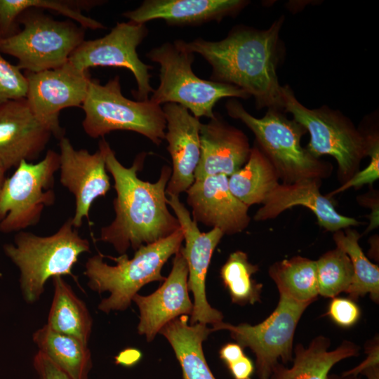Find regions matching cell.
<instances>
[{"label":"cell","instance_id":"6da1fadb","mask_svg":"<svg viewBox=\"0 0 379 379\" xmlns=\"http://www.w3.org/2000/svg\"><path fill=\"white\" fill-rule=\"evenodd\" d=\"M284 16L267 29L246 25L234 27L220 41L201 37L178 39L187 51L201 55L212 67L210 80L235 86L255 99L256 109L284 112L277 67L284 54L279 34Z\"/></svg>","mask_w":379,"mask_h":379},{"label":"cell","instance_id":"7a4b0ae2","mask_svg":"<svg viewBox=\"0 0 379 379\" xmlns=\"http://www.w3.org/2000/svg\"><path fill=\"white\" fill-rule=\"evenodd\" d=\"M105 150L107 172L114 180L116 198L113 205L115 217L108 225L101 228L98 241L110 244L119 255L131 248L165 239L180 228L175 216L167 206L166 188L172 169L164 166L158 180L144 181L138 177L147 153L137 155L133 164L126 167L116 157L109 143L100 141Z\"/></svg>","mask_w":379,"mask_h":379},{"label":"cell","instance_id":"3957f363","mask_svg":"<svg viewBox=\"0 0 379 379\" xmlns=\"http://www.w3.org/2000/svg\"><path fill=\"white\" fill-rule=\"evenodd\" d=\"M21 15L16 34L0 40V53L17 59L22 70L39 72L67 63L85 40V29L105 27L83 14L99 0H17Z\"/></svg>","mask_w":379,"mask_h":379},{"label":"cell","instance_id":"277c9868","mask_svg":"<svg viewBox=\"0 0 379 379\" xmlns=\"http://www.w3.org/2000/svg\"><path fill=\"white\" fill-rule=\"evenodd\" d=\"M183 234L180 228L168 237L140 246L132 258L126 253L118 257L107 256L115 265L104 262L99 253L88 258L84 274L88 286L98 293L109 292L102 299L98 310L108 314L112 311H124L131 305L133 296L145 285L152 281H164L161 274L164 264L181 248Z\"/></svg>","mask_w":379,"mask_h":379},{"label":"cell","instance_id":"5b68a950","mask_svg":"<svg viewBox=\"0 0 379 379\" xmlns=\"http://www.w3.org/2000/svg\"><path fill=\"white\" fill-rule=\"evenodd\" d=\"M8 258L20 271V285L26 302L39 300L49 279L69 275L83 253L90 251L88 239L81 237L68 218L54 234L41 237L20 231L13 243L4 246Z\"/></svg>","mask_w":379,"mask_h":379},{"label":"cell","instance_id":"8992f818","mask_svg":"<svg viewBox=\"0 0 379 379\" xmlns=\"http://www.w3.org/2000/svg\"><path fill=\"white\" fill-rule=\"evenodd\" d=\"M227 114L243 122L255 135V144L276 169L282 183L302 180H321L331 173L332 166L312 155L300 144L306 129L284 112L267 109L265 116L256 118L236 98L225 105Z\"/></svg>","mask_w":379,"mask_h":379},{"label":"cell","instance_id":"52a82bcc","mask_svg":"<svg viewBox=\"0 0 379 379\" xmlns=\"http://www.w3.org/2000/svg\"><path fill=\"white\" fill-rule=\"evenodd\" d=\"M147 57L159 65V85L149 100L161 105L178 104L197 118L212 119L213 108L221 99H248L242 89L230 84L205 80L197 76L192 68L194 54L181 46L177 41L165 42L151 49Z\"/></svg>","mask_w":379,"mask_h":379},{"label":"cell","instance_id":"ba28073f","mask_svg":"<svg viewBox=\"0 0 379 379\" xmlns=\"http://www.w3.org/2000/svg\"><path fill=\"white\" fill-rule=\"evenodd\" d=\"M81 108L85 114L82 127L91 138L121 130L140 133L156 145L165 139L166 119L161 106L149 100L126 98L118 75L104 85L91 78Z\"/></svg>","mask_w":379,"mask_h":379},{"label":"cell","instance_id":"9c48e42d","mask_svg":"<svg viewBox=\"0 0 379 379\" xmlns=\"http://www.w3.org/2000/svg\"><path fill=\"white\" fill-rule=\"evenodd\" d=\"M284 112L291 113L310 135L306 149L314 157H333L345 182L368 156L366 133L357 128L352 121L338 110L326 105L310 109L301 104L288 85L281 86ZM343 182V183H344Z\"/></svg>","mask_w":379,"mask_h":379},{"label":"cell","instance_id":"30bf717a","mask_svg":"<svg viewBox=\"0 0 379 379\" xmlns=\"http://www.w3.org/2000/svg\"><path fill=\"white\" fill-rule=\"evenodd\" d=\"M59 153L49 149L37 163L22 161L0 187V232H18L36 225L55 201V175Z\"/></svg>","mask_w":379,"mask_h":379},{"label":"cell","instance_id":"8fae6325","mask_svg":"<svg viewBox=\"0 0 379 379\" xmlns=\"http://www.w3.org/2000/svg\"><path fill=\"white\" fill-rule=\"evenodd\" d=\"M312 303L300 302L279 295L276 308L262 322L233 325L220 322L213 331L225 330L242 348L248 347L255 356L258 379H270L274 367L293 361V338L298 324Z\"/></svg>","mask_w":379,"mask_h":379},{"label":"cell","instance_id":"7c38bea8","mask_svg":"<svg viewBox=\"0 0 379 379\" xmlns=\"http://www.w3.org/2000/svg\"><path fill=\"white\" fill-rule=\"evenodd\" d=\"M148 34L145 24L132 21L117 22L102 37L84 41L70 55L68 62L81 71L94 67H124L133 74L137 90L132 91L138 101H146L154 92L150 84L149 69L138 57V46Z\"/></svg>","mask_w":379,"mask_h":379},{"label":"cell","instance_id":"4fadbf2b","mask_svg":"<svg viewBox=\"0 0 379 379\" xmlns=\"http://www.w3.org/2000/svg\"><path fill=\"white\" fill-rule=\"evenodd\" d=\"M26 100L35 117L60 139V112L68 107H81L91 79L89 71H81L70 62L39 72H25Z\"/></svg>","mask_w":379,"mask_h":379},{"label":"cell","instance_id":"5bb4252c","mask_svg":"<svg viewBox=\"0 0 379 379\" xmlns=\"http://www.w3.org/2000/svg\"><path fill=\"white\" fill-rule=\"evenodd\" d=\"M167 204L179 222L185 241V247H181V251L188 268V290L194 296L190 324L214 325L222 322V313L212 307L207 300L206 279L214 250L224 234L218 228H213L207 232H201L179 196H169Z\"/></svg>","mask_w":379,"mask_h":379},{"label":"cell","instance_id":"9a60e30c","mask_svg":"<svg viewBox=\"0 0 379 379\" xmlns=\"http://www.w3.org/2000/svg\"><path fill=\"white\" fill-rule=\"evenodd\" d=\"M59 140L60 180L74 197L75 211L71 218L78 229L84 218L89 219L95 200L105 196L110 189L105 150L100 142L98 149L90 153L85 149H76L65 136Z\"/></svg>","mask_w":379,"mask_h":379},{"label":"cell","instance_id":"2e32d148","mask_svg":"<svg viewBox=\"0 0 379 379\" xmlns=\"http://www.w3.org/2000/svg\"><path fill=\"white\" fill-rule=\"evenodd\" d=\"M52 135L51 129L33 114L25 98L0 105V164L6 171L22 161L37 159Z\"/></svg>","mask_w":379,"mask_h":379},{"label":"cell","instance_id":"e0dca14e","mask_svg":"<svg viewBox=\"0 0 379 379\" xmlns=\"http://www.w3.org/2000/svg\"><path fill=\"white\" fill-rule=\"evenodd\" d=\"M182 247V246H181ZM188 268L181 248L174 255L171 271L162 285L149 295L135 294L132 301L140 312L138 332L151 342L162 327L181 315H191L193 302L187 286Z\"/></svg>","mask_w":379,"mask_h":379},{"label":"cell","instance_id":"ac0fdd59","mask_svg":"<svg viewBox=\"0 0 379 379\" xmlns=\"http://www.w3.org/2000/svg\"><path fill=\"white\" fill-rule=\"evenodd\" d=\"M165 119V139L173 167L166 188L168 196H179L192 185L200 155L199 119L185 107L173 102L163 105Z\"/></svg>","mask_w":379,"mask_h":379},{"label":"cell","instance_id":"d6986e66","mask_svg":"<svg viewBox=\"0 0 379 379\" xmlns=\"http://www.w3.org/2000/svg\"><path fill=\"white\" fill-rule=\"evenodd\" d=\"M186 192L192 219L197 223L218 228L230 235L248 227L251 220L248 207L230 192L228 176L219 174L194 180Z\"/></svg>","mask_w":379,"mask_h":379},{"label":"cell","instance_id":"ffe728a7","mask_svg":"<svg viewBox=\"0 0 379 379\" xmlns=\"http://www.w3.org/2000/svg\"><path fill=\"white\" fill-rule=\"evenodd\" d=\"M319 180L307 179L293 183H279L268 194L254 215L257 221L277 218L285 210L302 206L309 208L317 218L319 225L330 232L359 225L351 217L340 214L330 198L319 191Z\"/></svg>","mask_w":379,"mask_h":379},{"label":"cell","instance_id":"44dd1931","mask_svg":"<svg viewBox=\"0 0 379 379\" xmlns=\"http://www.w3.org/2000/svg\"><path fill=\"white\" fill-rule=\"evenodd\" d=\"M201 155L194 180L209 175H231L247 161L251 147L248 137L220 115L200 128Z\"/></svg>","mask_w":379,"mask_h":379},{"label":"cell","instance_id":"7402d4cb","mask_svg":"<svg viewBox=\"0 0 379 379\" xmlns=\"http://www.w3.org/2000/svg\"><path fill=\"white\" fill-rule=\"evenodd\" d=\"M250 1L245 0H145L122 15L136 23L162 20L168 26H199L234 17Z\"/></svg>","mask_w":379,"mask_h":379},{"label":"cell","instance_id":"603a6c76","mask_svg":"<svg viewBox=\"0 0 379 379\" xmlns=\"http://www.w3.org/2000/svg\"><path fill=\"white\" fill-rule=\"evenodd\" d=\"M329 338L317 335L305 347L301 343L293 348L292 366L278 363L270 379H328L331 368L345 359L359 354L360 347L353 342L344 340L330 350Z\"/></svg>","mask_w":379,"mask_h":379},{"label":"cell","instance_id":"cb8c5ba5","mask_svg":"<svg viewBox=\"0 0 379 379\" xmlns=\"http://www.w3.org/2000/svg\"><path fill=\"white\" fill-rule=\"evenodd\" d=\"M213 332L206 324H189L188 315L167 323L159 331L171 344L183 379H216L205 359L202 344Z\"/></svg>","mask_w":379,"mask_h":379},{"label":"cell","instance_id":"d4e9b609","mask_svg":"<svg viewBox=\"0 0 379 379\" xmlns=\"http://www.w3.org/2000/svg\"><path fill=\"white\" fill-rule=\"evenodd\" d=\"M32 340L38 351L71 379H88L93 360L87 344L73 336L55 331L47 324L34 332Z\"/></svg>","mask_w":379,"mask_h":379},{"label":"cell","instance_id":"484cf974","mask_svg":"<svg viewBox=\"0 0 379 379\" xmlns=\"http://www.w3.org/2000/svg\"><path fill=\"white\" fill-rule=\"evenodd\" d=\"M52 279L54 293L46 324L55 331L77 338L88 345L93 318L86 303L62 277Z\"/></svg>","mask_w":379,"mask_h":379},{"label":"cell","instance_id":"4316f807","mask_svg":"<svg viewBox=\"0 0 379 379\" xmlns=\"http://www.w3.org/2000/svg\"><path fill=\"white\" fill-rule=\"evenodd\" d=\"M279 180L272 163L255 145L246 164L228 177V186L232 194L249 207L262 204Z\"/></svg>","mask_w":379,"mask_h":379},{"label":"cell","instance_id":"83f0119b","mask_svg":"<svg viewBox=\"0 0 379 379\" xmlns=\"http://www.w3.org/2000/svg\"><path fill=\"white\" fill-rule=\"evenodd\" d=\"M269 276L279 295L300 302H314L318 295L316 260L300 255L273 263Z\"/></svg>","mask_w":379,"mask_h":379},{"label":"cell","instance_id":"f1b7e54d","mask_svg":"<svg viewBox=\"0 0 379 379\" xmlns=\"http://www.w3.org/2000/svg\"><path fill=\"white\" fill-rule=\"evenodd\" d=\"M359 234L350 227L345 232L338 230L333 234L336 247L347 254L354 270L352 282L345 293L354 301L368 294L374 302L378 303L379 267L364 253L359 244Z\"/></svg>","mask_w":379,"mask_h":379},{"label":"cell","instance_id":"f546056e","mask_svg":"<svg viewBox=\"0 0 379 379\" xmlns=\"http://www.w3.org/2000/svg\"><path fill=\"white\" fill-rule=\"evenodd\" d=\"M258 270L245 252L237 251L230 255L220 269V277L233 303L245 305L260 301L262 284L252 277Z\"/></svg>","mask_w":379,"mask_h":379},{"label":"cell","instance_id":"4dcf8cb0","mask_svg":"<svg viewBox=\"0 0 379 379\" xmlns=\"http://www.w3.org/2000/svg\"><path fill=\"white\" fill-rule=\"evenodd\" d=\"M316 264L319 295L333 298L347 291L352 282L354 270L343 249L336 247L325 253Z\"/></svg>","mask_w":379,"mask_h":379},{"label":"cell","instance_id":"1f68e13d","mask_svg":"<svg viewBox=\"0 0 379 379\" xmlns=\"http://www.w3.org/2000/svg\"><path fill=\"white\" fill-rule=\"evenodd\" d=\"M27 80L17 65L7 61L0 54V105L12 100L26 98Z\"/></svg>","mask_w":379,"mask_h":379},{"label":"cell","instance_id":"d6a6232c","mask_svg":"<svg viewBox=\"0 0 379 379\" xmlns=\"http://www.w3.org/2000/svg\"><path fill=\"white\" fill-rule=\"evenodd\" d=\"M368 142V156L371 157V161L363 170L357 172L352 177L345 182L340 187L331 192L328 196L343 192L350 187H359L366 184H372L379 178V139L378 133H366Z\"/></svg>","mask_w":379,"mask_h":379},{"label":"cell","instance_id":"836d02e7","mask_svg":"<svg viewBox=\"0 0 379 379\" xmlns=\"http://www.w3.org/2000/svg\"><path fill=\"white\" fill-rule=\"evenodd\" d=\"M327 314L338 326L349 328L359 320L361 310L350 298L335 297L328 305Z\"/></svg>","mask_w":379,"mask_h":379},{"label":"cell","instance_id":"e575fe53","mask_svg":"<svg viewBox=\"0 0 379 379\" xmlns=\"http://www.w3.org/2000/svg\"><path fill=\"white\" fill-rule=\"evenodd\" d=\"M33 367L39 379H71L46 356L39 351L33 357Z\"/></svg>","mask_w":379,"mask_h":379},{"label":"cell","instance_id":"d590c367","mask_svg":"<svg viewBox=\"0 0 379 379\" xmlns=\"http://www.w3.org/2000/svg\"><path fill=\"white\" fill-rule=\"evenodd\" d=\"M367 357L364 361L354 368L345 371L342 374L359 375L364 370L379 366L378 337H375L366 345Z\"/></svg>","mask_w":379,"mask_h":379},{"label":"cell","instance_id":"8d00e7d4","mask_svg":"<svg viewBox=\"0 0 379 379\" xmlns=\"http://www.w3.org/2000/svg\"><path fill=\"white\" fill-rule=\"evenodd\" d=\"M227 366L234 379H251L255 371L253 361L246 355Z\"/></svg>","mask_w":379,"mask_h":379},{"label":"cell","instance_id":"74e56055","mask_svg":"<svg viewBox=\"0 0 379 379\" xmlns=\"http://www.w3.org/2000/svg\"><path fill=\"white\" fill-rule=\"evenodd\" d=\"M243 349L237 343H227L219 351L220 358L227 366L245 355Z\"/></svg>","mask_w":379,"mask_h":379},{"label":"cell","instance_id":"f35d334b","mask_svg":"<svg viewBox=\"0 0 379 379\" xmlns=\"http://www.w3.org/2000/svg\"><path fill=\"white\" fill-rule=\"evenodd\" d=\"M140 359V352L135 350H126L116 357V362L125 366L134 364Z\"/></svg>","mask_w":379,"mask_h":379},{"label":"cell","instance_id":"ab89813d","mask_svg":"<svg viewBox=\"0 0 379 379\" xmlns=\"http://www.w3.org/2000/svg\"><path fill=\"white\" fill-rule=\"evenodd\" d=\"M361 374L365 375L367 379H379V366L368 368Z\"/></svg>","mask_w":379,"mask_h":379},{"label":"cell","instance_id":"60d3db41","mask_svg":"<svg viewBox=\"0 0 379 379\" xmlns=\"http://www.w3.org/2000/svg\"><path fill=\"white\" fill-rule=\"evenodd\" d=\"M328 379H361L359 375L329 373Z\"/></svg>","mask_w":379,"mask_h":379},{"label":"cell","instance_id":"b9f144b4","mask_svg":"<svg viewBox=\"0 0 379 379\" xmlns=\"http://www.w3.org/2000/svg\"><path fill=\"white\" fill-rule=\"evenodd\" d=\"M6 172V171L2 166V165L0 164V187L2 185L5 178H6V177H5Z\"/></svg>","mask_w":379,"mask_h":379}]
</instances>
